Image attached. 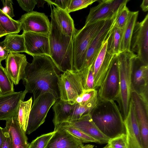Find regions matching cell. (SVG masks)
Segmentation results:
<instances>
[{
    "instance_id": "obj_1",
    "label": "cell",
    "mask_w": 148,
    "mask_h": 148,
    "mask_svg": "<svg viewBox=\"0 0 148 148\" xmlns=\"http://www.w3.org/2000/svg\"><path fill=\"white\" fill-rule=\"evenodd\" d=\"M33 57L32 62L27 63L22 79L27 93L33 94L34 101L46 93H51L57 100L60 99V71L49 56Z\"/></svg>"
},
{
    "instance_id": "obj_2",
    "label": "cell",
    "mask_w": 148,
    "mask_h": 148,
    "mask_svg": "<svg viewBox=\"0 0 148 148\" xmlns=\"http://www.w3.org/2000/svg\"><path fill=\"white\" fill-rule=\"evenodd\" d=\"M90 114L94 123L109 138L125 134L124 120L114 101H98Z\"/></svg>"
},
{
    "instance_id": "obj_3",
    "label": "cell",
    "mask_w": 148,
    "mask_h": 148,
    "mask_svg": "<svg viewBox=\"0 0 148 148\" xmlns=\"http://www.w3.org/2000/svg\"><path fill=\"white\" fill-rule=\"evenodd\" d=\"M50 16L49 56L60 71L73 70L72 38L63 34L51 14Z\"/></svg>"
},
{
    "instance_id": "obj_4",
    "label": "cell",
    "mask_w": 148,
    "mask_h": 148,
    "mask_svg": "<svg viewBox=\"0 0 148 148\" xmlns=\"http://www.w3.org/2000/svg\"><path fill=\"white\" fill-rule=\"evenodd\" d=\"M106 20L85 24L77 29L72 38L73 70L80 71L82 69L88 47L92 40L100 30Z\"/></svg>"
},
{
    "instance_id": "obj_5",
    "label": "cell",
    "mask_w": 148,
    "mask_h": 148,
    "mask_svg": "<svg viewBox=\"0 0 148 148\" xmlns=\"http://www.w3.org/2000/svg\"><path fill=\"white\" fill-rule=\"evenodd\" d=\"M136 55L131 51L122 52L118 55L119 93L116 101L124 120L128 112L132 92L131 78L132 59Z\"/></svg>"
},
{
    "instance_id": "obj_6",
    "label": "cell",
    "mask_w": 148,
    "mask_h": 148,
    "mask_svg": "<svg viewBox=\"0 0 148 148\" xmlns=\"http://www.w3.org/2000/svg\"><path fill=\"white\" fill-rule=\"evenodd\" d=\"M58 85L60 99L71 105L84 90L80 71H67L60 75Z\"/></svg>"
},
{
    "instance_id": "obj_7",
    "label": "cell",
    "mask_w": 148,
    "mask_h": 148,
    "mask_svg": "<svg viewBox=\"0 0 148 148\" xmlns=\"http://www.w3.org/2000/svg\"><path fill=\"white\" fill-rule=\"evenodd\" d=\"M119 93L118 55H114L108 71L97 90L99 101H117Z\"/></svg>"
},
{
    "instance_id": "obj_8",
    "label": "cell",
    "mask_w": 148,
    "mask_h": 148,
    "mask_svg": "<svg viewBox=\"0 0 148 148\" xmlns=\"http://www.w3.org/2000/svg\"><path fill=\"white\" fill-rule=\"evenodd\" d=\"M57 99L51 93H46L34 101L25 131L29 134L36 130L45 121L49 111Z\"/></svg>"
},
{
    "instance_id": "obj_9",
    "label": "cell",
    "mask_w": 148,
    "mask_h": 148,
    "mask_svg": "<svg viewBox=\"0 0 148 148\" xmlns=\"http://www.w3.org/2000/svg\"><path fill=\"white\" fill-rule=\"evenodd\" d=\"M98 4L91 8L87 16L85 24L116 17L119 11L126 6L128 0H99Z\"/></svg>"
},
{
    "instance_id": "obj_10",
    "label": "cell",
    "mask_w": 148,
    "mask_h": 148,
    "mask_svg": "<svg viewBox=\"0 0 148 148\" xmlns=\"http://www.w3.org/2000/svg\"><path fill=\"white\" fill-rule=\"evenodd\" d=\"M130 51L137 53L139 59L148 65V14L140 22H136L130 43Z\"/></svg>"
},
{
    "instance_id": "obj_11",
    "label": "cell",
    "mask_w": 148,
    "mask_h": 148,
    "mask_svg": "<svg viewBox=\"0 0 148 148\" xmlns=\"http://www.w3.org/2000/svg\"><path fill=\"white\" fill-rule=\"evenodd\" d=\"M131 78L132 91L148 103V65L141 62L136 55L132 59Z\"/></svg>"
},
{
    "instance_id": "obj_12",
    "label": "cell",
    "mask_w": 148,
    "mask_h": 148,
    "mask_svg": "<svg viewBox=\"0 0 148 148\" xmlns=\"http://www.w3.org/2000/svg\"><path fill=\"white\" fill-rule=\"evenodd\" d=\"M23 32H32L49 35L51 23L44 13L33 11L23 15L19 20Z\"/></svg>"
},
{
    "instance_id": "obj_13",
    "label": "cell",
    "mask_w": 148,
    "mask_h": 148,
    "mask_svg": "<svg viewBox=\"0 0 148 148\" xmlns=\"http://www.w3.org/2000/svg\"><path fill=\"white\" fill-rule=\"evenodd\" d=\"M115 18L106 20L102 28L92 40L88 49L81 70L88 68L93 63L108 37L114 24Z\"/></svg>"
},
{
    "instance_id": "obj_14",
    "label": "cell",
    "mask_w": 148,
    "mask_h": 148,
    "mask_svg": "<svg viewBox=\"0 0 148 148\" xmlns=\"http://www.w3.org/2000/svg\"><path fill=\"white\" fill-rule=\"evenodd\" d=\"M124 122L128 148H144L134 105L131 100L128 112Z\"/></svg>"
},
{
    "instance_id": "obj_15",
    "label": "cell",
    "mask_w": 148,
    "mask_h": 148,
    "mask_svg": "<svg viewBox=\"0 0 148 148\" xmlns=\"http://www.w3.org/2000/svg\"><path fill=\"white\" fill-rule=\"evenodd\" d=\"M26 53L32 56L46 55L49 56V35L32 32H23Z\"/></svg>"
},
{
    "instance_id": "obj_16",
    "label": "cell",
    "mask_w": 148,
    "mask_h": 148,
    "mask_svg": "<svg viewBox=\"0 0 148 148\" xmlns=\"http://www.w3.org/2000/svg\"><path fill=\"white\" fill-rule=\"evenodd\" d=\"M27 93L25 90L0 95V120L17 117L20 102L23 101Z\"/></svg>"
},
{
    "instance_id": "obj_17",
    "label": "cell",
    "mask_w": 148,
    "mask_h": 148,
    "mask_svg": "<svg viewBox=\"0 0 148 148\" xmlns=\"http://www.w3.org/2000/svg\"><path fill=\"white\" fill-rule=\"evenodd\" d=\"M131 100L140 131L144 148H148V103L136 92L132 91Z\"/></svg>"
},
{
    "instance_id": "obj_18",
    "label": "cell",
    "mask_w": 148,
    "mask_h": 148,
    "mask_svg": "<svg viewBox=\"0 0 148 148\" xmlns=\"http://www.w3.org/2000/svg\"><path fill=\"white\" fill-rule=\"evenodd\" d=\"M27 62L25 55L18 53H9L5 59V69L15 85L23 79Z\"/></svg>"
},
{
    "instance_id": "obj_19",
    "label": "cell",
    "mask_w": 148,
    "mask_h": 148,
    "mask_svg": "<svg viewBox=\"0 0 148 148\" xmlns=\"http://www.w3.org/2000/svg\"><path fill=\"white\" fill-rule=\"evenodd\" d=\"M107 40L104 43L93 63L94 86L95 89L96 90L103 82L114 56L107 52Z\"/></svg>"
},
{
    "instance_id": "obj_20",
    "label": "cell",
    "mask_w": 148,
    "mask_h": 148,
    "mask_svg": "<svg viewBox=\"0 0 148 148\" xmlns=\"http://www.w3.org/2000/svg\"><path fill=\"white\" fill-rule=\"evenodd\" d=\"M86 135L96 140L98 143H107L110 139L104 135L94 123L90 113L76 120L69 122Z\"/></svg>"
},
{
    "instance_id": "obj_21",
    "label": "cell",
    "mask_w": 148,
    "mask_h": 148,
    "mask_svg": "<svg viewBox=\"0 0 148 148\" xmlns=\"http://www.w3.org/2000/svg\"><path fill=\"white\" fill-rule=\"evenodd\" d=\"M83 143L60 127L51 138L47 148H82Z\"/></svg>"
},
{
    "instance_id": "obj_22",
    "label": "cell",
    "mask_w": 148,
    "mask_h": 148,
    "mask_svg": "<svg viewBox=\"0 0 148 148\" xmlns=\"http://www.w3.org/2000/svg\"><path fill=\"white\" fill-rule=\"evenodd\" d=\"M6 129L12 139V148H28L29 143L26 133L20 126L16 117L6 121Z\"/></svg>"
},
{
    "instance_id": "obj_23",
    "label": "cell",
    "mask_w": 148,
    "mask_h": 148,
    "mask_svg": "<svg viewBox=\"0 0 148 148\" xmlns=\"http://www.w3.org/2000/svg\"><path fill=\"white\" fill-rule=\"evenodd\" d=\"M53 7L51 14L53 16L61 32L64 35L72 38L77 30L73 19L66 11Z\"/></svg>"
},
{
    "instance_id": "obj_24",
    "label": "cell",
    "mask_w": 148,
    "mask_h": 148,
    "mask_svg": "<svg viewBox=\"0 0 148 148\" xmlns=\"http://www.w3.org/2000/svg\"><path fill=\"white\" fill-rule=\"evenodd\" d=\"M73 105L69 104L59 99L57 100L52 107L54 112L53 122L54 131L57 130L63 123L66 122L71 113Z\"/></svg>"
},
{
    "instance_id": "obj_25",
    "label": "cell",
    "mask_w": 148,
    "mask_h": 148,
    "mask_svg": "<svg viewBox=\"0 0 148 148\" xmlns=\"http://www.w3.org/2000/svg\"><path fill=\"white\" fill-rule=\"evenodd\" d=\"M138 14V11H130L127 22L123 28L120 45L121 52L130 51L132 34Z\"/></svg>"
},
{
    "instance_id": "obj_26",
    "label": "cell",
    "mask_w": 148,
    "mask_h": 148,
    "mask_svg": "<svg viewBox=\"0 0 148 148\" xmlns=\"http://www.w3.org/2000/svg\"><path fill=\"white\" fill-rule=\"evenodd\" d=\"M3 45L9 53L26 52L23 34H9L6 35L2 41Z\"/></svg>"
},
{
    "instance_id": "obj_27",
    "label": "cell",
    "mask_w": 148,
    "mask_h": 148,
    "mask_svg": "<svg viewBox=\"0 0 148 148\" xmlns=\"http://www.w3.org/2000/svg\"><path fill=\"white\" fill-rule=\"evenodd\" d=\"M123 29L116 26L114 24L107 39L106 51L113 55H118L120 52V45Z\"/></svg>"
},
{
    "instance_id": "obj_28",
    "label": "cell",
    "mask_w": 148,
    "mask_h": 148,
    "mask_svg": "<svg viewBox=\"0 0 148 148\" xmlns=\"http://www.w3.org/2000/svg\"><path fill=\"white\" fill-rule=\"evenodd\" d=\"M32 102L31 97L26 101H21L18 107L17 119L21 127L25 132Z\"/></svg>"
},
{
    "instance_id": "obj_29",
    "label": "cell",
    "mask_w": 148,
    "mask_h": 148,
    "mask_svg": "<svg viewBox=\"0 0 148 148\" xmlns=\"http://www.w3.org/2000/svg\"><path fill=\"white\" fill-rule=\"evenodd\" d=\"M98 101L97 98L84 105L75 103L73 105L71 113L66 122H71L78 120L84 114L90 113L96 106Z\"/></svg>"
},
{
    "instance_id": "obj_30",
    "label": "cell",
    "mask_w": 148,
    "mask_h": 148,
    "mask_svg": "<svg viewBox=\"0 0 148 148\" xmlns=\"http://www.w3.org/2000/svg\"><path fill=\"white\" fill-rule=\"evenodd\" d=\"M0 24L8 34H16L21 29L19 20H15L4 13L0 9Z\"/></svg>"
},
{
    "instance_id": "obj_31",
    "label": "cell",
    "mask_w": 148,
    "mask_h": 148,
    "mask_svg": "<svg viewBox=\"0 0 148 148\" xmlns=\"http://www.w3.org/2000/svg\"><path fill=\"white\" fill-rule=\"evenodd\" d=\"M60 127H61L65 131L78 139L83 143H98L96 140L86 135L69 123H64Z\"/></svg>"
},
{
    "instance_id": "obj_32",
    "label": "cell",
    "mask_w": 148,
    "mask_h": 148,
    "mask_svg": "<svg viewBox=\"0 0 148 148\" xmlns=\"http://www.w3.org/2000/svg\"><path fill=\"white\" fill-rule=\"evenodd\" d=\"M14 92L13 82L5 68L0 65V95Z\"/></svg>"
},
{
    "instance_id": "obj_33",
    "label": "cell",
    "mask_w": 148,
    "mask_h": 148,
    "mask_svg": "<svg viewBox=\"0 0 148 148\" xmlns=\"http://www.w3.org/2000/svg\"><path fill=\"white\" fill-rule=\"evenodd\" d=\"M85 90L95 89L93 72V64L88 68L80 71Z\"/></svg>"
},
{
    "instance_id": "obj_34",
    "label": "cell",
    "mask_w": 148,
    "mask_h": 148,
    "mask_svg": "<svg viewBox=\"0 0 148 148\" xmlns=\"http://www.w3.org/2000/svg\"><path fill=\"white\" fill-rule=\"evenodd\" d=\"M98 98L97 90L95 89L84 90L77 98L75 103L85 105Z\"/></svg>"
},
{
    "instance_id": "obj_35",
    "label": "cell",
    "mask_w": 148,
    "mask_h": 148,
    "mask_svg": "<svg viewBox=\"0 0 148 148\" xmlns=\"http://www.w3.org/2000/svg\"><path fill=\"white\" fill-rule=\"evenodd\" d=\"M55 131L42 134L29 143L28 148H46Z\"/></svg>"
},
{
    "instance_id": "obj_36",
    "label": "cell",
    "mask_w": 148,
    "mask_h": 148,
    "mask_svg": "<svg viewBox=\"0 0 148 148\" xmlns=\"http://www.w3.org/2000/svg\"><path fill=\"white\" fill-rule=\"evenodd\" d=\"M97 0H69L66 12L69 13L87 7Z\"/></svg>"
},
{
    "instance_id": "obj_37",
    "label": "cell",
    "mask_w": 148,
    "mask_h": 148,
    "mask_svg": "<svg viewBox=\"0 0 148 148\" xmlns=\"http://www.w3.org/2000/svg\"><path fill=\"white\" fill-rule=\"evenodd\" d=\"M107 144L109 148H128L126 134L122 133L110 138Z\"/></svg>"
},
{
    "instance_id": "obj_38",
    "label": "cell",
    "mask_w": 148,
    "mask_h": 148,
    "mask_svg": "<svg viewBox=\"0 0 148 148\" xmlns=\"http://www.w3.org/2000/svg\"><path fill=\"white\" fill-rule=\"evenodd\" d=\"M130 11L125 6L117 14L114 21V25L117 27L123 29L128 20Z\"/></svg>"
},
{
    "instance_id": "obj_39",
    "label": "cell",
    "mask_w": 148,
    "mask_h": 148,
    "mask_svg": "<svg viewBox=\"0 0 148 148\" xmlns=\"http://www.w3.org/2000/svg\"><path fill=\"white\" fill-rule=\"evenodd\" d=\"M17 1L20 7L27 13L33 11L37 2V0H17Z\"/></svg>"
},
{
    "instance_id": "obj_40",
    "label": "cell",
    "mask_w": 148,
    "mask_h": 148,
    "mask_svg": "<svg viewBox=\"0 0 148 148\" xmlns=\"http://www.w3.org/2000/svg\"><path fill=\"white\" fill-rule=\"evenodd\" d=\"M1 1L3 6L1 10L3 13L12 18L14 16L12 1L11 0H2Z\"/></svg>"
},
{
    "instance_id": "obj_41",
    "label": "cell",
    "mask_w": 148,
    "mask_h": 148,
    "mask_svg": "<svg viewBox=\"0 0 148 148\" xmlns=\"http://www.w3.org/2000/svg\"><path fill=\"white\" fill-rule=\"evenodd\" d=\"M48 5H55L56 7L66 10L69 0H45Z\"/></svg>"
},
{
    "instance_id": "obj_42",
    "label": "cell",
    "mask_w": 148,
    "mask_h": 148,
    "mask_svg": "<svg viewBox=\"0 0 148 148\" xmlns=\"http://www.w3.org/2000/svg\"><path fill=\"white\" fill-rule=\"evenodd\" d=\"M2 148H12V139L6 127L3 128V140Z\"/></svg>"
},
{
    "instance_id": "obj_43",
    "label": "cell",
    "mask_w": 148,
    "mask_h": 148,
    "mask_svg": "<svg viewBox=\"0 0 148 148\" xmlns=\"http://www.w3.org/2000/svg\"><path fill=\"white\" fill-rule=\"evenodd\" d=\"M9 53L4 47L2 42H0V65L1 61L5 59Z\"/></svg>"
},
{
    "instance_id": "obj_44",
    "label": "cell",
    "mask_w": 148,
    "mask_h": 148,
    "mask_svg": "<svg viewBox=\"0 0 148 148\" xmlns=\"http://www.w3.org/2000/svg\"><path fill=\"white\" fill-rule=\"evenodd\" d=\"M140 7L143 11H147L148 10V0H143L141 4Z\"/></svg>"
},
{
    "instance_id": "obj_45",
    "label": "cell",
    "mask_w": 148,
    "mask_h": 148,
    "mask_svg": "<svg viewBox=\"0 0 148 148\" xmlns=\"http://www.w3.org/2000/svg\"><path fill=\"white\" fill-rule=\"evenodd\" d=\"M3 140V128L0 126V148H2Z\"/></svg>"
},
{
    "instance_id": "obj_46",
    "label": "cell",
    "mask_w": 148,
    "mask_h": 148,
    "mask_svg": "<svg viewBox=\"0 0 148 148\" xmlns=\"http://www.w3.org/2000/svg\"><path fill=\"white\" fill-rule=\"evenodd\" d=\"M46 2L45 0H37L36 5L38 7H41L43 8L44 4Z\"/></svg>"
},
{
    "instance_id": "obj_47",
    "label": "cell",
    "mask_w": 148,
    "mask_h": 148,
    "mask_svg": "<svg viewBox=\"0 0 148 148\" xmlns=\"http://www.w3.org/2000/svg\"><path fill=\"white\" fill-rule=\"evenodd\" d=\"M8 34L3 29L0 24V38L4 36H6Z\"/></svg>"
},
{
    "instance_id": "obj_48",
    "label": "cell",
    "mask_w": 148,
    "mask_h": 148,
    "mask_svg": "<svg viewBox=\"0 0 148 148\" xmlns=\"http://www.w3.org/2000/svg\"><path fill=\"white\" fill-rule=\"evenodd\" d=\"M94 145L91 144H87L83 147L82 148H93Z\"/></svg>"
},
{
    "instance_id": "obj_49",
    "label": "cell",
    "mask_w": 148,
    "mask_h": 148,
    "mask_svg": "<svg viewBox=\"0 0 148 148\" xmlns=\"http://www.w3.org/2000/svg\"><path fill=\"white\" fill-rule=\"evenodd\" d=\"M102 148H109V147H108V145L107 144L106 145L105 147H104Z\"/></svg>"
},
{
    "instance_id": "obj_50",
    "label": "cell",
    "mask_w": 148,
    "mask_h": 148,
    "mask_svg": "<svg viewBox=\"0 0 148 148\" xmlns=\"http://www.w3.org/2000/svg\"><path fill=\"white\" fill-rule=\"evenodd\" d=\"M47 147L46 148H47Z\"/></svg>"
}]
</instances>
